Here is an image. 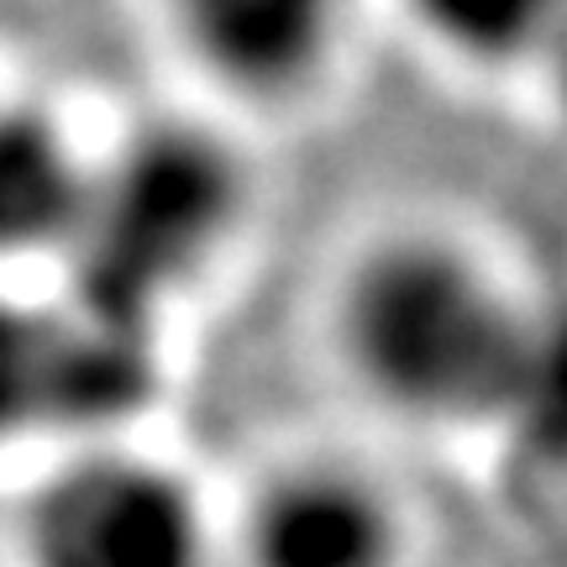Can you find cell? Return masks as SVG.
Wrapping results in <instances>:
<instances>
[{"label": "cell", "instance_id": "obj_1", "mask_svg": "<svg viewBox=\"0 0 567 567\" xmlns=\"http://www.w3.org/2000/svg\"><path fill=\"white\" fill-rule=\"evenodd\" d=\"M326 337L342 379L384 421L463 436L526 405L542 326L520 289L452 226H389L331 284Z\"/></svg>", "mask_w": 567, "mask_h": 567}, {"label": "cell", "instance_id": "obj_2", "mask_svg": "<svg viewBox=\"0 0 567 567\" xmlns=\"http://www.w3.org/2000/svg\"><path fill=\"white\" fill-rule=\"evenodd\" d=\"M252 216V174L231 137L200 122H137L95 153L69 295L84 316L163 337L168 316L231 258Z\"/></svg>", "mask_w": 567, "mask_h": 567}, {"label": "cell", "instance_id": "obj_3", "mask_svg": "<svg viewBox=\"0 0 567 567\" xmlns=\"http://www.w3.org/2000/svg\"><path fill=\"white\" fill-rule=\"evenodd\" d=\"M21 567H231L226 515L184 463L137 442L63 452L17 520Z\"/></svg>", "mask_w": 567, "mask_h": 567}, {"label": "cell", "instance_id": "obj_4", "mask_svg": "<svg viewBox=\"0 0 567 567\" xmlns=\"http://www.w3.org/2000/svg\"><path fill=\"white\" fill-rule=\"evenodd\" d=\"M158 337L84 316L69 300H32L0 279V452L59 436L74 446L126 442L158 394Z\"/></svg>", "mask_w": 567, "mask_h": 567}, {"label": "cell", "instance_id": "obj_5", "mask_svg": "<svg viewBox=\"0 0 567 567\" xmlns=\"http://www.w3.org/2000/svg\"><path fill=\"white\" fill-rule=\"evenodd\" d=\"M231 567H410L405 494L352 452H289L268 463L226 515Z\"/></svg>", "mask_w": 567, "mask_h": 567}, {"label": "cell", "instance_id": "obj_6", "mask_svg": "<svg viewBox=\"0 0 567 567\" xmlns=\"http://www.w3.org/2000/svg\"><path fill=\"white\" fill-rule=\"evenodd\" d=\"M179 59L226 105L300 111L337 74L352 0H158Z\"/></svg>", "mask_w": 567, "mask_h": 567}, {"label": "cell", "instance_id": "obj_7", "mask_svg": "<svg viewBox=\"0 0 567 567\" xmlns=\"http://www.w3.org/2000/svg\"><path fill=\"white\" fill-rule=\"evenodd\" d=\"M95 189V153L53 105L0 95V279L69 264Z\"/></svg>", "mask_w": 567, "mask_h": 567}, {"label": "cell", "instance_id": "obj_8", "mask_svg": "<svg viewBox=\"0 0 567 567\" xmlns=\"http://www.w3.org/2000/svg\"><path fill=\"white\" fill-rule=\"evenodd\" d=\"M400 11L436 59L473 74L542 69L567 32V0H400Z\"/></svg>", "mask_w": 567, "mask_h": 567}, {"label": "cell", "instance_id": "obj_9", "mask_svg": "<svg viewBox=\"0 0 567 567\" xmlns=\"http://www.w3.org/2000/svg\"><path fill=\"white\" fill-rule=\"evenodd\" d=\"M542 74H547V84H551V95H557V111L567 116V32H563V42L547 53V63H542Z\"/></svg>", "mask_w": 567, "mask_h": 567}]
</instances>
